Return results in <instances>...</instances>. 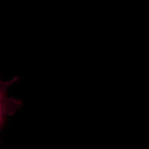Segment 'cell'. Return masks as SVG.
I'll list each match as a JSON object with an SVG mask.
<instances>
[{"label":"cell","mask_w":149,"mask_h":149,"mask_svg":"<svg viewBox=\"0 0 149 149\" xmlns=\"http://www.w3.org/2000/svg\"><path fill=\"white\" fill-rule=\"evenodd\" d=\"M19 79L18 76L15 77L8 81H3L0 79V132L5 125L7 117L12 116L17 110L23 106L22 101L8 97L6 95L8 88ZM1 143V141L0 139Z\"/></svg>","instance_id":"obj_1"}]
</instances>
